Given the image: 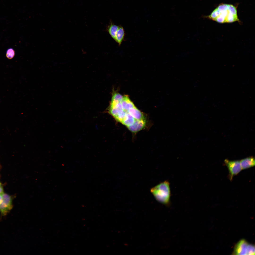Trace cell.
Here are the masks:
<instances>
[{"label": "cell", "instance_id": "12", "mask_svg": "<svg viewBox=\"0 0 255 255\" xmlns=\"http://www.w3.org/2000/svg\"><path fill=\"white\" fill-rule=\"evenodd\" d=\"M15 55V52L12 48L8 49L6 52V56L8 59H11L14 57Z\"/></svg>", "mask_w": 255, "mask_h": 255}, {"label": "cell", "instance_id": "3", "mask_svg": "<svg viewBox=\"0 0 255 255\" xmlns=\"http://www.w3.org/2000/svg\"><path fill=\"white\" fill-rule=\"evenodd\" d=\"M224 162L228 169L231 179L234 176L238 174L242 170L240 161H230L226 159Z\"/></svg>", "mask_w": 255, "mask_h": 255}, {"label": "cell", "instance_id": "14", "mask_svg": "<svg viewBox=\"0 0 255 255\" xmlns=\"http://www.w3.org/2000/svg\"><path fill=\"white\" fill-rule=\"evenodd\" d=\"M2 201V194H0V203Z\"/></svg>", "mask_w": 255, "mask_h": 255}, {"label": "cell", "instance_id": "15", "mask_svg": "<svg viewBox=\"0 0 255 255\" xmlns=\"http://www.w3.org/2000/svg\"></svg>", "mask_w": 255, "mask_h": 255}, {"label": "cell", "instance_id": "2", "mask_svg": "<svg viewBox=\"0 0 255 255\" xmlns=\"http://www.w3.org/2000/svg\"><path fill=\"white\" fill-rule=\"evenodd\" d=\"M150 191L159 202L165 204L170 203L171 191L170 184L168 181L160 183L152 188Z\"/></svg>", "mask_w": 255, "mask_h": 255}, {"label": "cell", "instance_id": "4", "mask_svg": "<svg viewBox=\"0 0 255 255\" xmlns=\"http://www.w3.org/2000/svg\"><path fill=\"white\" fill-rule=\"evenodd\" d=\"M250 244L244 239L239 241L235 245L233 252L236 255H247Z\"/></svg>", "mask_w": 255, "mask_h": 255}, {"label": "cell", "instance_id": "13", "mask_svg": "<svg viewBox=\"0 0 255 255\" xmlns=\"http://www.w3.org/2000/svg\"><path fill=\"white\" fill-rule=\"evenodd\" d=\"M3 193V190L2 187L0 186V194H2Z\"/></svg>", "mask_w": 255, "mask_h": 255}, {"label": "cell", "instance_id": "1", "mask_svg": "<svg viewBox=\"0 0 255 255\" xmlns=\"http://www.w3.org/2000/svg\"><path fill=\"white\" fill-rule=\"evenodd\" d=\"M206 18L220 23L240 22L236 7L233 5L226 4L219 5L208 16H204Z\"/></svg>", "mask_w": 255, "mask_h": 255}, {"label": "cell", "instance_id": "7", "mask_svg": "<svg viewBox=\"0 0 255 255\" xmlns=\"http://www.w3.org/2000/svg\"><path fill=\"white\" fill-rule=\"evenodd\" d=\"M121 104L123 110L126 111L135 106L127 95L123 96Z\"/></svg>", "mask_w": 255, "mask_h": 255}, {"label": "cell", "instance_id": "8", "mask_svg": "<svg viewBox=\"0 0 255 255\" xmlns=\"http://www.w3.org/2000/svg\"><path fill=\"white\" fill-rule=\"evenodd\" d=\"M125 31L123 27L119 26L116 32L115 40L120 46L124 39L125 36Z\"/></svg>", "mask_w": 255, "mask_h": 255}, {"label": "cell", "instance_id": "6", "mask_svg": "<svg viewBox=\"0 0 255 255\" xmlns=\"http://www.w3.org/2000/svg\"><path fill=\"white\" fill-rule=\"evenodd\" d=\"M127 112L136 120H145L143 114L135 106L129 109Z\"/></svg>", "mask_w": 255, "mask_h": 255}, {"label": "cell", "instance_id": "11", "mask_svg": "<svg viewBox=\"0 0 255 255\" xmlns=\"http://www.w3.org/2000/svg\"><path fill=\"white\" fill-rule=\"evenodd\" d=\"M123 97V96L118 93H114L112 94L111 99L117 101L121 103Z\"/></svg>", "mask_w": 255, "mask_h": 255}, {"label": "cell", "instance_id": "5", "mask_svg": "<svg viewBox=\"0 0 255 255\" xmlns=\"http://www.w3.org/2000/svg\"><path fill=\"white\" fill-rule=\"evenodd\" d=\"M240 162L242 170L251 167L255 165V159L253 157H249L243 159Z\"/></svg>", "mask_w": 255, "mask_h": 255}, {"label": "cell", "instance_id": "10", "mask_svg": "<svg viewBox=\"0 0 255 255\" xmlns=\"http://www.w3.org/2000/svg\"><path fill=\"white\" fill-rule=\"evenodd\" d=\"M2 202L11 209L12 208V200L11 196L5 193L2 194Z\"/></svg>", "mask_w": 255, "mask_h": 255}, {"label": "cell", "instance_id": "9", "mask_svg": "<svg viewBox=\"0 0 255 255\" xmlns=\"http://www.w3.org/2000/svg\"><path fill=\"white\" fill-rule=\"evenodd\" d=\"M119 26L111 22L108 26L107 30L111 37L114 40L115 39L116 32Z\"/></svg>", "mask_w": 255, "mask_h": 255}]
</instances>
